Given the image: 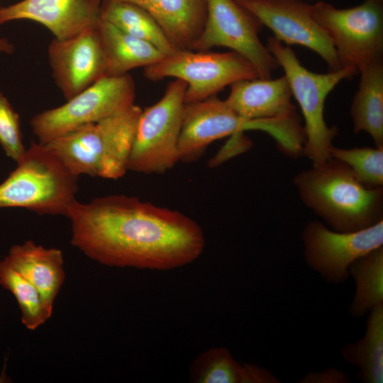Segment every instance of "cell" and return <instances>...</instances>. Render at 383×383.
<instances>
[{
  "label": "cell",
  "mask_w": 383,
  "mask_h": 383,
  "mask_svg": "<svg viewBox=\"0 0 383 383\" xmlns=\"http://www.w3.org/2000/svg\"><path fill=\"white\" fill-rule=\"evenodd\" d=\"M0 285L15 297L27 329L34 331L50 318L38 290L4 258L0 260Z\"/></svg>",
  "instance_id": "d4e9b609"
},
{
  "label": "cell",
  "mask_w": 383,
  "mask_h": 383,
  "mask_svg": "<svg viewBox=\"0 0 383 383\" xmlns=\"http://www.w3.org/2000/svg\"><path fill=\"white\" fill-rule=\"evenodd\" d=\"M96 28L65 39L55 38L48 46L52 76L66 100L105 77Z\"/></svg>",
  "instance_id": "5bb4252c"
},
{
  "label": "cell",
  "mask_w": 383,
  "mask_h": 383,
  "mask_svg": "<svg viewBox=\"0 0 383 383\" xmlns=\"http://www.w3.org/2000/svg\"><path fill=\"white\" fill-rule=\"evenodd\" d=\"M0 184V209L23 208L39 215L67 216L76 201L78 177L45 145L30 143Z\"/></svg>",
  "instance_id": "277c9868"
},
{
  "label": "cell",
  "mask_w": 383,
  "mask_h": 383,
  "mask_svg": "<svg viewBox=\"0 0 383 383\" xmlns=\"http://www.w3.org/2000/svg\"><path fill=\"white\" fill-rule=\"evenodd\" d=\"M311 13L331 38L342 67L359 73L365 65L382 57V0H365L347 9L320 1L311 4Z\"/></svg>",
  "instance_id": "9c48e42d"
},
{
  "label": "cell",
  "mask_w": 383,
  "mask_h": 383,
  "mask_svg": "<svg viewBox=\"0 0 383 383\" xmlns=\"http://www.w3.org/2000/svg\"><path fill=\"white\" fill-rule=\"evenodd\" d=\"M187 84L179 79L170 82L163 96L142 109L137 122L128 170L162 174L178 162V140L182 123Z\"/></svg>",
  "instance_id": "8992f818"
},
{
  "label": "cell",
  "mask_w": 383,
  "mask_h": 383,
  "mask_svg": "<svg viewBox=\"0 0 383 383\" xmlns=\"http://www.w3.org/2000/svg\"><path fill=\"white\" fill-rule=\"evenodd\" d=\"M101 18L131 35L151 43L165 55L177 51L150 13L136 4L102 0Z\"/></svg>",
  "instance_id": "603a6c76"
},
{
  "label": "cell",
  "mask_w": 383,
  "mask_h": 383,
  "mask_svg": "<svg viewBox=\"0 0 383 383\" xmlns=\"http://www.w3.org/2000/svg\"><path fill=\"white\" fill-rule=\"evenodd\" d=\"M194 383H277L270 371L255 364L240 363L224 347L211 348L199 354L189 367Z\"/></svg>",
  "instance_id": "d6986e66"
},
{
  "label": "cell",
  "mask_w": 383,
  "mask_h": 383,
  "mask_svg": "<svg viewBox=\"0 0 383 383\" xmlns=\"http://www.w3.org/2000/svg\"><path fill=\"white\" fill-rule=\"evenodd\" d=\"M145 77L152 81L174 77L187 87L184 103L204 100L242 79L260 78L255 67L243 55L226 52L177 50L144 67Z\"/></svg>",
  "instance_id": "52a82bcc"
},
{
  "label": "cell",
  "mask_w": 383,
  "mask_h": 383,
  "mask_svg": "<svg viewBox=\"0 0 383 383\" xmlns=\"http://www.w3.org/2000/svg\"><path fill=\"white\" fill-rule=\"evenodd\" d=\"M207 18L193 50L205 52L213 47H226L245 57L260 78H272L279 67L258 34L263 25L235 0H206Z\"/></svg>",
  "instance_id": "8fae6325"
},
{
  "label": "cell",
  "mask_w": 383,
  "mask_h": 383,
  "mask_svg": "<svg viewBox=\"0 0 383 383\" xmlns=\"http://www.w3.org/2000/svg\"><path fill=\"white\" fill-rule=\"evenodd\" d=\"M293 182L302 202L333 231L355 232L383 220V187H366L337 159L299 172Z\"/></svg>",
  "instance_id": "7a4b0ae2"
},
{
  "label": "cell",
  "mask_w": 383,
  "mask_h": 383,
  "mask_svg": "<svg viewBox=\"0 0 383 383\" xmlns=\"http://www.w3.org/2000/svg\"><path fill=\"white\" fill-rule=\"evenodd\" d=\"M105 67V77L120 76L152 65L165 56L151 43L131 35L100 19L97 26Z\"/></svg>",
  "instance_id": "ac0fdd59"
},
{
  "label": "cell",
  "mask_w": 383,
  "mask_h": 383,
  "mask_svg": "<svg viewBox=\"0 0 383 383\" xmlns=\"http://www.w3.org/2000/svg\"><path fill=\"white\" fill-rule=\"evenodd\" d=\"M302 383H345L350 382L348 377L335 368L327 369L320 372H311L300 381Z\"/></svg>",
  "instance_id": "83f0119b"
},
{
  "label": "cell",
  "mask_w": 383,
  "mask_h": 383,
  "mask_svg": "<svg viewBox=\"0 0 383 383\" xmlns=\"http://www.w3.org/2000/svg\"><path fill=\"white\" fill-rule=\"evenodd\" d=\"M245 130L265 131L281 144L289 137L292 127L286 120L245 119L216 95L185 104L178 140L179 160H195L212 142Z\"/></svg>",
  "instance_id": "30bf717a"
},
{
  "label": "cell",
  "mask_w": 383,
  "mask_h": 383,
  "mask_svg": "<svg viewBox=\"0 0 383 383\" xmlns=\"http://www.w3.org/2000/svg\"><path fill=\"white\" fill-rule=\"evenodd\" d=\"M141 111L134 104L43 144L77 177L85 174L117 179L128 170Z\"/></svg>",
  "instance_id": "3957f363"
},
{
  "label": "cell",
  "mask_w": 383,
  "mask_h": 383,
  "mask_svg": "<svg viewBox=\"0 0 383 383\" xmlns=\"http://www.w3.org/2000/svg\"><path fill=\"white\" fill-rule=\"evenodd\" d=\"M304 1H305V0H304ZM308 1H311V0H308Z\"/></svg>",
  "instance_id": "4dcf8cb0"
},
{
  "label": "cell",
  "mask_w": 383,
  "mask_h": 383,
  "mask_svg": "<svg viewBox=\"0 0 383 383\" xmlns=\"http://www.w3.org/2000/svg\"><path fill=\"white\" fill-rule=\"evenodd\" d=\"M13 51V45L6 38L0 36V54H12Z\"/></svg>",
  "instance_id": "f546056e"
},
{
  "label": "cell",
  "mask_w": 383,
  "mask_h": 383,
  "mask_svg": "<svg viewBox=\"0 0 383 383\" xmlns=\"http://www.w3.org/2000/svg\"><path fill=\"white\" fill-rule=\"evenodd\" d=\"M0 145L6 155L16 163L22 159L26 150L23 143L19 115L1 91Z\"/></svg>",
  "instance_id": "4316f807"
},
{
  "label": "cell",
  "mask_w": 383,
  "mask_h": 383,
  "mask_svg": "<svg viewBox=\"0 0 383 383\" xmlns=\"http://www.w3.org/2000/svg\"><path fill=\"white\" fill-rule=\"evenodd\" d=\"M301 239L306 263L326 282L338 284L348 279L352 262L383 246V220L350 233L331 230L314 220L305 226Z\"/></svg>",
  "instance_id": "7c38bea8"
},
{
  "label": "cell",
  "mask_w": 383,
  "mask_h": 383,
  "mask_svg": "<svg viewBox=\"0 0 383 383\" xmlns=\"http://www.w3.org/2000/svg\"><path fill=\"white\" fill-rule=\"evenodd\" d=\"M331 156L347 164L366 187H383V146L340 148L333 145Z\"/></svg>",
  "instance_id": "484cf974"
},
{
  "label": "cell",
  "mask_w": 383,
  "mask_h": 383,
  "mask_svg": "<svg viewBox=\"0 0 383 383\" xmlns=\"http://www.w3.org/2000/svg\"><path fill=\"white\" fill-rule=\"evenodd\" d=\"M176 50H193L207 18L206 0H158L150 11Z\"/></svg>",
  "instance_id": "44dd1931"
},
{
  "label": "cell",
  "mask_w": 383,
  "mask_h": 383,
  "mask_svg": "<svg viewBox=\"0 0 383 383\" xmlns=\"http://www.w3.org/2000/svg\"><path fill=\"white\" fill-rule=\"evenodd\" d=\"M287 45H299L318 54L329 71L343 68L331 38L304 0H235Z\"/></svg>",
  "instance_id": "4fadbf2b"
},
{
  "label": "cell",
  "mask_w": 383,
  "mask_h": 383,
  "mask_svg": "<svg viewBox=\"0 0 383 383\" xmlns=\"http://www.w3.org/2000/svg\"><path fill=\"white\" fill-rule=\"evenodd\" d=\"M136 4L148 11H150L156 5L158 0H117Z\"/></svg>",
  "instance_id": "f1b7e54d"
},
{
  "label": "cell",
  "mask_w": 383,
  "mask_h": 383,
  "mask_svg": "<svg viewBox=\"0 0 383 383\" xmlns=\"http://www.w3.org/2000/svg\"><path fill=\"white\" fill-rule=\"evenodd\" d=\"M71 243L106 266L170 270L201 255V227L184 213L114 194L87 203L77 200L69 209Z\"/></svg>",
  "instance_id": "6da1fadb"
},
{
  "label": "cell",
  "mask_w": 383,
  "mask_h": 383,
  "mask_svg": "<svg viewBox=\"0 0 383 383\" xmlns=\"http://www.w3.org/2000/svg\"><path fill=\"white\" fill-rule=\"evenodd\" d=\"M102 0H22L0 8V24L30 20L43 25L57 39L95 28Z\"/></svg>",
  "instance_id": "9a60e30c"
},
{
  "label": "cell",
  "mask_w": 383,
  "mask_h": 383,
  "mask_svg": "<svg viewBox=\"0 0 383 383\" xmlns=\"http://www.w3.org/2000/svg\"><path fill=\"white\" fill-rule=\"evenodd\" d=\"M4 258L35 287L51 317L55 301L65 280L62 251L29 240L13 245Z\"/></svg>",
  "instance_id": "e0dca14e"
},
{
  "label": "cell",
  "mask_w": 383,
  "mask_h": 383,
  "mask_svg": "<svg viewBox=\"0 0 383 383\" xmlns=\"http://www.w3.org/2000/svg\"><path fill=\"white\" fill-rule=\"evenodd\" d=\"M135 87L129 74L104 77L60 106L34 116L30 125L40 143L98 122L134 104Z\"/></svg>",
  "instance_id": "ba28073f"
},
{
  "label": "cell",
  "mask_w": 383,
  "mask_h": 383,
  "mask_svg": "<svg viewBox=\"0 0 383 383\" xmlns=\"http://www.w3.org/2000/svg\"><path fill=\"white\" fill-rule=\"evenodd\" d=\"M348 270L356 287L349 312L359 318L383 303V246L355 260Z\"/></svg>",
  "instance_id": "cb8c5ba5"
},
{
  "label": "cell",
  "mask_w": 383,
  "mask_h": 383,
  "mask_svg": "<svg viewBox=\"0 0 383 383\" xmlns=\"http://www.w3.org/2000/svg\"><path fill=\"white\" fill-rule=\"evenodd\" d=\"M226 104L250 121L299 119L287 77L242 79L230 85Z\"/></svg>",
  "instance_id": "2e32d148"
},
{
  "label": "cell",
  "mask_w": 383,
  "mask_h": 383,
  "mask_svg": "<svg viewBox=\"0 0 383 383\" xmlns=\"http://www.w3.org/2000/svg\"><path fill=\"white\" fill-rule=\"evenodd\" d=\"M267 48L282 67L292 96L297 101L304 118V155L312 165L331 158L333 140L337 128L329 127L324 119L327 96L343 79L358 73L351 67H343L327 73H316L304 67L294 51L274 37L267 39Z\"/></svg>",
  "instance_id": "5b68a950"
},
{
  "label": "cell",
  "mask_w": 383,
  "mask_h": 383,
  "mask_svg": "<svg viewBox=\"0 0 383 383\" xmlns=\"http://www.w3.org/2000/svg\"><path fill=\"white\" fill-rule=\"evenodd\" d=\"M348 363L358 367L356 378L364 383L383 382V303L370 311L365 336L341 350Z\"/></svg>",
  "instance_id": "7402d4cb"
},
{
  "label": "cell",
  "mask_w": 383,
  "mask_h": 383,
  "mask_svg": "<svg viewBox=\"0 0 383 383\" xmlns=\"http://www.w3.org/2000/svg\"><path fill=\"white\" fill-rule=\"evenodd\" d=\"M358 89L350 106L355 133L365 132L375 146H383V60L376 59L360 70Z\"/></svg>",
  "instance_id": "ffe728a7"
}]
</instances>
